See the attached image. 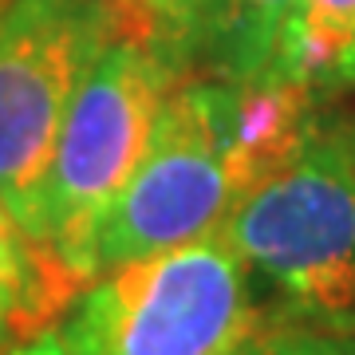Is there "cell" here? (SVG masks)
I'll return each instance as SVG.
<instances>
[{
    "instance_id": "cell-12",
    "label": "cell",
    "mask_w": 355,
    "mask_h": 355,
    "mask_svg": "<svg viewBox=\"0 0 355 355\" xmlns=\"http://www.w3.org/2000/svg\"><path fill=\"white\" fill-rule=\"evenodd\" d=\"M8 4H12V0H0V20H4V12H8Z\"/></svg>"
},
{
    "instance_id": "cell-13",
    "label": "cell",
    "mask_w": 355,
    "mask_h": 355,
    "mask_svg": "<svg viewBox=\"0 0 355 355\" xmlns=\"http://www.w3.org/2000/svg\"><path fill=\"white\" fill-rule=\"evenodd\" d=\"M352 139H355V127H352Z\"/></svg>"
},
{
    "instance_id": "cell-8",
    "label": "cell",
    "mask_w": 355,
    "mask_h": 355,
    "mask_svg": "<svg viewBox=\"0 0 355 355\" xmlns=\"http://www.w3.org/2000/svg\"><path fill=\"white\" fill-rule=\"evenodd\" d=\"M288 8L292 0H214L198 64L229 83L265 79Z\"/></svg>"
},
{
    "instance_id": "cell-1",
    "label": "cell",
    "mask_w": 355,
    "mask_h": 355,
    "mask_svg": "<svg viewBox=\"0 0 355 355\" xmlns=\"http://www.w3.org/2000/svg\"><path fill=\"white\" fill-rule=\"evenodd\" d=\"M221 237L288 316H355V139L316 127L233 202Z\"/></svg>"
},
{
    "instance_id": "cell-6",
    "label": "cell",
    "mask_w": 355,
    "mask_h": 355,
    "mask_svg": "<svg viewBox=\"0 0 355 355\" xmlns=\"http://www.w3.org/2000/svg\"><path fill=\"white\" fill-rule=\"evenodd\" d=\"M265 76L312 91L355 83V0H292Z\"/></svg>"
},
{
    "instance_id": "cell-2",
    "label": "cell",
    "mask_w": 355,
    "mask_h": 355,
    "mask_svg": "<svg viewBox=\"0 0 355 355\" xmlns=\"http://www.w3.org/2000/svg\"><path fill=\"white\" fill-rule=\"evenodd\" d=\"M182 67L139 36L107 44L64 119L40 205V249L76 292L95 280L91 245L111 202L139 170Z\"/></svg>"
},
{
    "instance_id": "cell-10",
    "label": "cell",
    "mask_w": 355,
    "mask_h": 355,
    "mask_svg": "<svg viewBox=\"0 0 355 355\" xmlns=\"http://www.w3.org/2000/svg\"><path fill=\"white\" fill-rule=\"evenodd\" d=\"M237 355H355V316H257Z\"/></svg>"
},
{
    "instance_id": "cell-9",
    "label": "cell",
    "mask_w": 355,
    "mask_h": 355,
    "mask_svg": "<svg viewBox=\"0 0 355 355\" xmlns=\"http://www.w3.org/2000/svg\"><path fill=\"white\" fill-rule=\"evenodd\" d=\"M119 8H123L127 36L146 40L182 71L198 64V48H202L214 0H119Z\"/></svg>"
},
{
    "instance_id": "cell-4",
    "label": "cell",
    "mask_w": 355,
    "mask_h": 355,
    "mask_svg": "<svg viewBox=\"0 0 355 355\" xmlns=\"http://www.w3.org/2000/svg\"><path fill=\"white\" fill-rule=\"evenodd\" d=\"M237 103L241 87L229 79H190L166 95L139 170L95 233V277L221 229L245 190Z\"/></svg>"
},
{
    "instance_id": "cell-7",
    "label": "cell",
    "mask_w": 355,
    "mask_h": 355,
    "mask_svg": "<svg viewBox=\"0 0 355 355\" xmlns=\"http://www.w3.org/2000/svg\"><path fill=\"white\" fill-rule=\"evenodd\" d=\"M76 296L51 257L0 205V355L12 352L16 336L40 328Z\"/></svg>"
},
{
    "instance_id": "cell-11",
    "label": "cell",
    "mask_w": 355,
    "mask_h": 355,
    "mask_svg": "<svg viewBox=\"0 0 355 355\" xmlns=\"http://www.w3.org/2000/svg\"><path fill=\"white\" fill-rule=\"evenodd\" d=\"M4 355H67V343L60 331H40V336H32L28 343H16L12 352Z\"/></svg>"
},
{
    "instance_id": "cell-5",
    "label": "cell",
    "mask_w": 355,
    "mask_h": 355,
    "mask_svg": "<svg viewBox=\"0 0 355 355\" xmlns=\"http://www.w3.org/2000/svg\"><path fill=\"white\" fill-rule=\"evenodd\" d=\"M119 32V0H12L0 20V205L36 245L64 119Z\"/></svg>"
},
{
    "instance_id": "cell-3",
    "label": "cell",
    "mask_w": 355,
    "mask_h": 355,
    "mask_svg": "<svg viewBox=\"0 0 355 355\" xmlns=\"http://www.w3.org/2000/svg\"><path fill=\"white\" fill-rule=\"evenodd\" d=\"M257 316L249 268L217 229L99 272L60 336L67 355H237Z\"/></svg>"
}]
</instances>
